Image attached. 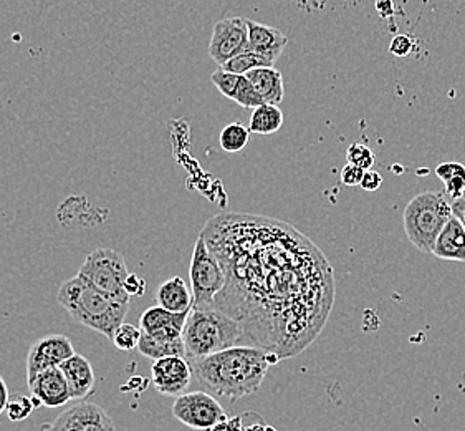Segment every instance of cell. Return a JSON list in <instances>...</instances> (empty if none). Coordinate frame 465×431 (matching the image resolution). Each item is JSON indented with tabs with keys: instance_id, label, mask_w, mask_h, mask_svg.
I'll return each instance as SVG.
<instances>
[{
	"instance_id": "obj_1",
	"label": "cell",
	"mask_w": 465,
	"mask_h": 431,
	"mask_svg": "<svg viewBox=\"0 0 465 431\" xmlns=\"http://www.w3.org/2000/svg\"><path fill=\"white\" fill-rule=\"evenodd\" d=\"M201 235L225 272L213 309L242 326L245 346L282 360L318 337L335 277L317 244L287 223L239 213L215 216Z\"/></svg>"
},
{
	"instance_id": "obj_2",
	"label": "cell",
	"mask_w": 465,
	"mask_h": 431,
	"mask_svg": "<svg viewBox=\"0 0 465 431\" xmlns=\"http://www.w3.org/2000/svg\"><path fill=\"white\" fill-rule=\"evenodd\" d=\"M279 358L267 350L252 346H237L214 356L191 360L193 374L199 385L225 400L235 402L261 388L270 366Z\"/></svg>"
},
{
	"instance_id": "obj_3",
	"label": "cell",
	"mask_w": 465,
	"mask_h": 431,
	"mask_svg": "<svg viewBox=\"0 0 465 431\" xmlns=\"http://www.w3.org/2000/svg\"><path fill=\"white\" fill-rule=\"evenodd\" d=\"M56 300L76 324L96 330L108 338H113L116 328L124 324L130 309V304H120L106 297L78 274L60 286Z\"/></svg>"
},
{
	"instance_id": "obj_4",
	"label": "cell",
	"mask_w": 465,
	"mask_h": 431,
	"mask_svg": "<svg viewBox=\"0 0 465 431\" xmlns=\"http://www.w3.org/2000/svg\"><path fill=\"white\" fill-rule=\"evenodd\" d=\"M186 358L199 360L227 348L245 346L243 328L231 316L215 309H193L183 332Z\"/></svg>"
},
{
	"instance_id": "obj_5",
	"label": "cell",
	"mask_w": 465,
	"mask_h": 431,
	"mask_svg": "<svg viewBox=\"0 0 465 431\" xmlns=\"http://www.w3.org/2000/svg\"><path fill=\"white\" fill-rule=\"evenodd\" d=\"M452 216V205L444 193H420L412 197L404 209V233L420 253L432 254L439 235Z\"/></svg>"
},
{
	"instance_id": "obj_6",
	"label": "cell",
	"mask_w": 465,
	"mask_h": 431,
	"mask_svg": "<svg viewBox=\"0 0 465 431\" xmlns=\"http://www.w3.org/2000/svg\"><path fill=\"white\" fill-rule=\"evenodd\" d=\"M130 274L122 254L110 247H100L88 254L78 271V276L94 286L96 291L120 304H130V296L124 289Z\"/></svg>"
},
{
	"instance_id": "obj_7",
	"label": "cell",
	"mask_w": 465,
	"mask_h": 431,
	"mask_svg": "<svg viewBox=\"0 0 465 431\" xmlns=\"http://www.w3.org/2000/svg\"><path fill=\"white\" fill-rule=\"evenodd\" d=\"M189 279L194 299L193 309H213L215 297L223 292L225 286V272L219 259L209 249L203 235L197 237L194 246Z\"/></svg>"
},
{
	"instance_id": "obj_8",
	"label": "cell",
	"mask_w": 465,
	"mask_h": 431,
	"mask_svg": "<svg viewBox=\"0 0 465 431\" xmlns=\"http://www.w3.org/2000/svg\"><path fill=\"white\" fill-rule=\"evenodd\" d=\"M173 415L177 422L201 431L211 430L227 418L223 405L217 402L214 395L207 392H191L177 396L173 404Z\"/></svg>"
},
{
	"instance_id": "obj_9",
	"label": "cell",
	"mask_w": 465,
	"mask_h": 431,
	"mask_svg": "<svg viewBox=\"0 0 465 431\" xmlns=\"http://www.w3.org/2000/svg\"><path fill=\"white\" fill-rule=\"evenodd\" d=\"M249 44V27L247 19L231 17L219 20L213 30V38L209 44V56L217 65L223 66L233 56L241 55L247 50Z\"/></svg>"
},
{
	"instance_id": "obj_10",
	"label": "cell",
	"mask_w": 465,
	"mask_h": 431,
	"mask_svg": "<svg viewBox=\"0 0 465 431\" xmlns=\"http://www.w3.org/2000/svg\"><path fill=\"white\" fill-rule=\"evenodd\" d=\"M74 356V347L72 340L66 336L54 334L38 338L37 342L30 347L27 356V382H34L35 376L48 368L60 366L70 356Z\"/></svg>"
},
{
	"instance_id": "obj_11",
	"label": "cell",
	"mask_w": 465,
	"mask_h": 431,
	"mask_svg": "<svg viewBox=\"0 0 465 431\" xmlns=\"http://www.w3.org/2000/svg\"><path fill=\"white\" fill-rule=\"evenodd\" d=\"M193 366L186 356H166L151 366V382L159 394L181 396L186 394L193 380Z\"/></svg>"
},
{
	"instance_id": "obj_12",
	"label": "cell",
	"mask_w": 465,
	"mask_h": 431,
	"mask_svg": "<svg viewBox=\"0 0 465 431\" xmlns=\"http://www.w3.org/2000/svg\"><path fill=\"white\" fill-rule=\"evenodd\" d=\"M28 388L32 394V400L37 406L58 408L72 400L70 388H68L65 376L60 370V366H54V368H48L45 372L38 374L35 380L28 384Z\"/></svg>"
},
{
	"instance_id": "obj_13",
	"label": "cell",
	"mask_w": 465,
	"mask_h": 431,
	"mask_svg": "<svg viewBox=\"0 0 465 431\" xmlns=\"http://www.w3.org/2000/svg\"><path fill=\"white\" fill-rule=\"evenodd\" d=\"M187 317L189 312L174 314L154 306L141 314V332L154 338H181L186 327Z\"/></svg>"
},
{
	"instance_id": "obj_14",
	"label": "cell",
	"mask_w": 465,
	"mask_h": 431,
	"mask_svg": "<svg viewBox=\"0 0 465 431\" xmlns=\"http://www.w3.org/2000/svg\"><path fill=\"white\" fill-rule=\"evenodd\" d=\"M58 420L74 431H116L110 415L92 402H80L66 408Z\"/></svg>"
},
{
	"instance_id": "obj_15",
	"label": "cell",
	"mask_w": 465,
	"mask_h": 431,
	"mask_svg": "<svg viewBox=\"0 0 465 431\" xmlns=\"http://www.w3.org/2000/svg\"><path fill=\"white\" fill-rule=\"evenodd\" d=\"M247 27H249L247 50H252L267 58L272 64H275L283 48L287 47V42H289L287 35L279 28L270 27L253 20L247 19Z\"/></svg>"
},
{
	"instance_id": "obj_16",
	"label": "cell",
	"mask_w": 465,
	"mask_h": 431,
	"mask_svg": "<svg viewBox=\"0 0 465 431\" xmlns=\"http://www.w3.org/2000/svg\"><path fill=\"white\" fill-rule=\"evenodd\" d=\"M60 370L65 376L72 400H84L94 392V366L84 356L74 354V356H70L60 366Z\"/></svg>"
},
{
	"instance_id": "obj_17",
	"label": "cell",
	"mask_w": 465,
	"mask_h": 431,
	"mask_svg": "<svg viewBox=\"0 0 465 431\" xmlns=\"http://www.w3.org/2000/svg\"><path fill=\"white\" fill-rule=\"evenodd\" d=\"M432 254L444 261L465 263V227L456 216L447 221Z\"/></svg>"
},
{
	"instance_id": "obj_18",
	"label": "cell",
	"mask_w": 465,
	"mask_h": 431,
	"mask_svg": "<svg viewBox=\"0 0 465 431\" xmlns=\"http://www.w3.org/2000/svg\"><path fill=\"white\" fill-rule=\"evenodd\" d=\"M247 80L253 85L257 94L261 95L263 104L279 105L285 96L283 88V76L275 66H263L255 68L245 74Z\"/></svg>"
},
{
	"instance_id": "obj_19",
	"label": "cell",
	"mask_w": 465,
	"mask_h": 431,
	"mask_svg": "<svg viewBox=\"0 0 465 431\" xmlns=\"http://www.w3.org/2000/svg\"><path fill=\"white\" fill-rule=\"evenodd\" d=\"M156 302L159 307L174 312V314H183V312H191L193 310V292L189 291L186 282L181 277H171L166 282H163L156 291Z\"/></svg>"
},
{
	"instance_id": "obj_20",
	"label": "cell",
	"mask_w": 465,
	"mask_h": 431,
	"mask_svg": "<svg viewBox=\"0 0 465 431\" xmlns=\"http://www.w3.org/2000/svg\"><path fill=\"white\" fill-rule=\"evenodd\" d=\"M138 350H140L141 356L151 358L154 362L161 358H166V356H186V346H184L183 337L154 338L143 334Z\"/></svg>"
},
{
	"instance_id": "obj_21",
	"label": "cell",
	"mask_w": 465,
	"mask_h": 431,
	"mask_svg": "<svg viewBox=\"0 0 465 431\" xmlns=\"http://www.w3.org/2000/svg\"><path fill=\"white\" fill-rule=\"evenodd\" d=\"M283 125V113L277 105L263 104L252 112L249 130L257 135H272L279 132Z\"/></svg>"
},
{
	"instance_id": "obj_22",
	"label": "cell",
	"mask_w": 465,
	"mask_h": 431,
	"mask_svg": "<svg viewBox=\"0 0 465 431\" xmlns=\"http://www.w3.org/2000/svg\"><path fill=\"white\" fill-rule=\"evenodd\" d=\"M438 178L444 183V188L449 196L454 201L464 196L465 193V166L457 161L440 163L436 168Z\"/></svg>"
},
{
	"instance_id": "obj_23",
	"label": "cell",
	"mask_w": 465,
	"mask_h": 431,
	"mask_svg": "<svg viewBox=\"0 0 465 431\" xmlns=\"http://www.w3.org/2000/svg\"><path fill=\"white\" fill-rule=\"evenodd\" d=\"M251 140V130L243 126L242 123H231L223 126L219 143L225 153H239L242 151Z\"/></svg>"
},
{
	"instance_id": "obj_24",
	"label": "cell",
	"mask_w": 465,
	"mask_h": 431,
	"mask_svg": "<svg viewBox=\"0 0 465 431\" xmlns=\"http://www.w3.org/2000/svg\"><path fill=\"white\" fill-rule=\"evenodd\" d=\"M275 64L269 62L267 58L252 52V50H245L241 55L233 56L232 60H229L225 65L223 66L225 72H231L235 75H245L255 68H263V66H273Z\"/></svg>"
},
{
	"instance_id": "obj_25",
	"label": "cell",
	"mask_w": 465,
	"mask_h": 431,
	"mask_svg": "<svg viewBox=\"0 0 465 431\" xmlns=\"http://www.w3.org/2000/svg\"><path fill=\"white\" fill-rule=\"evenodd\" d=\"M141 336H143V332H141L140 327L124 322L120 327L116 328L112 340L114 347L118 348L120 352H133L134 348H138V346H140Z\"/></svg>"
},
{
	"instance_id": "obj_26",
	"label": "cell",
	"mask_w": 465,
	"mask_h": 431,
	"mask_svg": "<svg viewBox=\"0 0 465 431\" xmlns=\"http://www.w3.org/2000/svg\"><path fill=\"white\" fill-rule=\"evenodd\" d=\"M233 102L241 105L243 108H252V110H255L257 106L263 105L261 95L257 94V90L253 88V85L247 80L245 75L241 76V82H239V86H237Z\"/></svg>"
},
{
	"instance_id": "obj_27",
	"label": "cell",
	"mask_w": 465,
	"mask_h": 431,
	"mask_svg": "<svg viewBox=\"0 0 465 431\" xmlns=\"http://www.w3.org/2000/svg\"><path fill=\"white\" fill-rule=\"evenodd\" d=\"M346 161L363 171H370L376 163V156L363 143H354L346 151Z\"/></svg>"
},
{
	"instance_id": "obj_28",
	"label": "cell",
	"mask_w": 465,
	"mask_h": 431,
	"mask_svg": "<svg viewBox=\"0 0 465 431\" xmlns=\"http://www.w3.org/2000/svg\"><path fill=\"white\" fill-rule=\"evenodd\" d=\"M35 406L37 405L32 400V396L20 395L15 400H10L7 408H5V413H7V418L10 422H24L34 413Z\"/></svg>"
},
{
	"instance_id": "obj_29",
	"label": "cell",
	"mask_w": 465,
	"mask_h": 431,
	"mask_svg": "<svg viewBox=\"0 0 465 431\" xmlns=\"http://www.w3.org/2000/svg\"><path fill=\"white\" fill-rule=\"evenodd\" d=\"M241 76L242 75H235V74H231V72H225L223 68H219L211 76V82L217 86V90L223 96H227L229 100H233L235 92H237V86H239V82H241Z\"/></svg>"
},
{
	"instance_id": "obj_30",
	"label": "cell",
	"mask_w": 465,
	"mask_h": 431,
	"mask_svg": "<svg viewBox=\"0 0 465 431\" xmlns=\"http://www.w3.org/2000/svg\"><path fill=\"white\" fill-rule=\"evenodd\" d=\"M412 50H414V40L410 35H396L390 44L391 55L400 56V58L410 55Z\"/></svg>"
},
{
	"instance_id": "obj_31",
	"label": "cell",
	"mask_w": 465,
	"mask_h": 431,
	"mask_svg": "<svg viewBox=\"0 0 465 431\" xmlns=\"http://www.w3.org/2000/svg\"><path fill=\"white\" fill-rule=\"evenodd\" d=\"M364 171L354 165L346 163V166L341 169V183L344 186H360L363 181Z\"/></svg>"
},
{
	"instance_id": "obj_32",
	"label": "cell",
	"mask_w": 465,
	"mask_h": 431,
	"mask_svg": "<svg viewBox=\"0 0 465 431\" xmlns=\"http://www.w3.org/2000/svg\"><path fill=\"white\" fill-rule=\"evenodd\" d=\"M124 289H126V294L130 296V299L141 297L146 292V281L136 274H130L128 279H126V284H124Z\"/></svg>"
},
{
	"instance_id": "obj_33",
	"label": "cell",
	"mask_w": 465,
	"mask_h": 431,
	"mask_svg": "<svg viewBox=\"0 0 465 431\" xmlns=\"http://www.w3.org/2000/svg\"><path fill=\"white\" fill-rule=\"evenodd\" d=\"M382 185V176L378 173V171H364L363 181H361V188L364 191H368V193H372V191H376V189L381 188Z\"/></svg>"
},
{
	"instance_id": "obj_34",
	"label": "cell",
	"mask_w": 465,
	"mask_h": 431,
	"mask_svg": "<svg viewBox=\"0 0 465 431\" xmlns=\"http://www.w3.org/2000/svg\"><path fill=\"white\" fill-rule=\"evenodd\" d=\"M209 431H243V423L241 416H233V418H225L221 423H217L214 428Z\"/></svg>"
},
{
	"instance_id": "obj_35",
	"label": "cell",
	"mask_w": 465,
	"mask_h": 431,
	"mask_svg": "<svg viewBox=\"0 0 465 431\" xmlns=\"http://www.w3.org/2000/svg\"><path fill=\"white\" fill-rule=\"evenodd\" d=\"M452 215L456 216L457 219L462 223V226L465 227V199L464 197H460V199H456L454 203H452Z\"/></svg>"
},
{
	"instance_id": "obj_36",
	"label": "cell",
	"mask_w": 465,
	"mask_h": 431,
	"mask_svg": "<svg viewBox=\"0 0 465 431\" xmlns=\"http://www.w3.org/2000/svg\"><path fill=\"white\" fill-rule=\"evenodd\" d=\"M9 402V388H7V384L4 382V378L0 376V413L5 412Z\"/></svg>"
},
{
	"instance_id": "obj_37",
	"label": "cell",
	"mask_w": 465,
	"mask_h": 431,
	"mask_svg": "<svg viewBox=\"0 0 465 431\" xmlns=\"http://www.w3.org/2000/svg\"><path fill=\"white\" fill-rule=\"evenodd\" d=\"M45 431H74L70 426H66L65 423L60 422L58 418H56L55 422L52 423V425H48L47 430Z\"/></svg>"
},
{
	"instance_id": "obj_38",
	"label": "cell",
	"mask_w": 465,
	"mask_h": 431,
	"mask_svg": "<svg viewBox=\"0 0 465 431\" xmlns=\"http://www.w3.org/2000/svg\"><path fill=\"white\" fill-rule=\"evenodd\" d=\"M243 431H265V426L253 423V425H249V426H243Z\"/></svg>"
},
{
	"instance_id": "obj_39",
	"label": "cell",
	"mask_w": 465,
	"mask_h": 431,
	"mask_svg": "<svg viewBox=\"0 0 465 431\" xmlns=\"http://www.w3.org/2000/svg\"><path fill=\"white\" fill-rule=\"evenodd\" d=\"M312 5H315L318 9H323L325 7L326 0H308Z\"/></svg>"
},
{
	"instance_id": "obj_40",
	"label": "cell",
	"mask_w": 465,
	"mask_h": 431,
	"mask_svg": "<svg viewBox=\"0 0 465 431\" xmlns=\"http://www.w3.org/2000/svg\"><path fill=\"white\" fill-rule=\"evenodd\" d=\"M265 431H277L273 426H265Z\"/></svg>"
}]
</instances>
